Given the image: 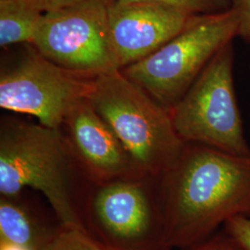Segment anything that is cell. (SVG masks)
<instances>
[{"label": "cell", "mask_w": 250, "mask_h": 250, "mask_svg": "<svg viewBox=\"0 0 250 250\" xmlns=\"http://www.w3.org/2000/svg\"><path fill=\"white\" fill-rule=\"evenodd\" d=\"M182 250H248L240 242L226 231L216 232L203 241L184 248Z\"/></svg>", "instance_id": "cell-15"}, {"label": "cell", "mask_w": 250, "mask_h": 250, "mask_svg": "<svg viewBox=\"0 0 250 250\" xmlns=\"http://www.w3.org/2000/svg\"><path fill=\"white\" fill-rule=\"evenodd\" d=\"M120 3L149 2L188 11L196 15L214 14L231 9L229 0H116Z\"/></svg>", "instance_id": "cell-13"}, {"label": "cell", "mask_w": 250, "mask_h": 250, "mask_svg": "<svg viewBox=\"0 0 250 250\" xmlns=\"http://www.w3.org/2000/svg\"><path fill=\"white\" fill-rule=\"evenodd\" d=\"M223 228L247 250H250V217H233L224 224Z\"/></svg>", "instance_id": "cell-16"}, {"label": "cell", "mask_w": 250, "mask_h": 250, "mask_svg": "<svg viewBox=\"0 0 250 250\" xmlns=\"http://www.w3.org/2000/svg\"><path fill=\"white\" fill-rule=\"evenodd\" d=\"M87 100L111 127L134 165L165 174L175 164L186 143L174 129L170 110L121 70L96 75Z\"/></svg>", "instance_id": "cell-2"}, {"label": "cell", "mask_w": 250, "mask_h": 250, "mask_svg": "<svg viewBox=\"0 0 250 250\" xmlns=\"http://www.w3.org/2000/svg\"><path fill=\"white\" fill-rule=\"evenodd\" d=\"M162 243L188 248L236 216L250 217V155L186 143L165 174Z\"/></svg>", "instance_id": "cell-1"}, {"label": "cell", "mask_w": 250, "mask_h": 250, "mask_svg": "<svg viewBox=\"0 0 250 250\" xmlns=\"http://www.w3.org/2000/svg\"><path fill=\"white\" fill-rule=\"evenodd\" d=\"M88 241L83 231L66 229L51 238L44 250H88Z\"/></svg>", "instance_id": "cell-14"}, {"label": "cell", "mask_w": 250, "mask_h": 250, "mask_svg": "<svg viewBox=\"0 0 250 250\" xmlns=\"http://www.w3.org/2000/svg\"><path fill=\"white\" fill-rule=\"evenodd\" d=\"M98 0L45 12L30 44L50 62L90 76L119 70L110 41L108 7Z\"/></svg>", "instance_id": "cell-6"}, {"label": "cell", "mask_w": 250, "mask_h": 250, "mask_svg": "<svg viewBox=\"0 0 250 250\" xmlns=\"http://www.w3.org/2000/svg\"><path fill=\"white\" fill-rule=\"evenodd\" d=\"M65 123L82 159L95 172L114 176L124 173L134 164L111 127L87 99L74 106Z\"/></svg>", "instance_id": "cell-9"}, {"label": "cell", "mask_w": 250, "mask_h": 250, "mask_svg": "<svg viewBox=\"0 0 250 250\" xmlns=\"http://www.w3.org/2000/svg\"><path fill=\"white\" fill-rule=\"evenodd\" d=\"M94 77L61 67L35 49L1 73L0 107L59 129L74 106L87 99Z\"/></svg>", "instance_id": "cell-7"}, {"label": "cell", "mask_w": 250, "mask_h": 250, "mask_svg": "<svg viewBox=\"0 0 250 250\" xmlns=\"http://www.w3.org/2000/svg\"><path fill=\"white\" fill-rule=\"evenodd\" d=\"M89 250H102L101 249H99V247L96 245V244H94L93 242H91L89 244Z\"/></svg>", "instance_id": "cell-20"}, {"label": "cell", "mask_w": 250, "mask_h": 250, "mask_svg": "<svg viewBox=\"0 0 250 250\" xmlns=\"http://www.w3.org/2000/svg\"><path fill=\"white\" fill-rule=\"evenodd\" d=\"M1 241L17 245L27 250H44L48 242L21 207L2 198L0 202Z\"/></svg>", "instance_id": "cell-12"}, {"label": "cell", "mask_w": 250, "mask_h": 250, "mask_svg": "<svg viewBox=\"0 0 250 250\" xmlns=\"http://www.w3.org/2000/svg\"><path fill=\"white\" fill-rule=\"evenodd\" d=\"M45 10L40 0H0V45L31 43Z\"/></svg>", "instance_id": "cell-11"}, {"label": "cell", "mask_w": 250, "mask_h": 250, "mask_svg": "<svg viewBox=\"0 0 250 250\" xmlns=\"http://www.w3.org/2000/svg\"><path fill=\"white\" fill-rule=\"evenodd\" d=\"M99 221L121 239H135L147 232L151 210L146 196L132 183H114L99 191L95 200Z\"/></svg>", "instance_id": "cell-10"}, {"label": "cell", "mask_w": 250, "mask_h": 250, "mask_svg": "<svg viewBox=\"0 0 250 250\" xmlns=\"http://www.w3.org/2000/svg\"><path fill=\"white\" fill-rule=\"evenodd\" d=\"M238 17V37L250 45V0H229Z\"/></svg>", "instance_id": "cell-17"}, {"label": "cell", "mask_w": 250, "mask_h": 250, "mask_svg": "<svg viewBox=\"0 0 250 250\" xmlns=\"http://www.w3.org/2000/svg\"><path fill=\"white\" fill-rule=\"evenodd\" d=\"M238 24L232 9L198 15L157 51L121 71L170 109L215 56L238 37Z\"/></svg>", "instance_id": "cell-4"}, {"label": "cell", "mask_w": 250, "mask_h": 250, "mask_svg": "<svg viewBox=\"0 0 250 250\" xmlns=\"http://www.w3.org/2000/svg\"><path fill=\"white\" fill-rule=\"evenodd\" d=\"M0 250H27L17 245H13L8 242L1 241L0 244Z\"/></svg>", "instance_id": "cell-19"}, {"label": "cell", "mask_w": 250, "mask_h": 250, "mask_svg": "<svg viewBox=\"0 0 250 250\" xmlns=\"http://www.w3.org/2000/svg\"><path fill=\"white\" fill-rule=\"evenodd\" d=\"M233 42L225 45L200 73L185 96L170 107L179 137L235 156H249L250 146L234 86Z\"/></svg>", "instance_id": "cell-5"}, {"label": "cell", "mask_w": 250, "mask_h": 250, "mask_svg": "<svg viewBox=\"0 0 250 250\" xmlns=\"http://www.w3.org/2000/svg\"><path fill=\"white\" fill-rule=\"evenodd\" d=\"M70 163L59 129L9 124L0 133V193L18 195L32 188L41 192L65 226L83 231L70 193Z\"/></svg>", "instance_id": "cell-3"}, {"label": "cell", "mask_w": 250, "mask_h": 250, "mask_svg": "<svg viewBox=\"0 0 250 250\" xmlns=\"http://www.w3.org/2000/svg\"><path fill=\"white\" fill-rule=\"evenodd\" d=\"M197 16L156 3L112 2L108 7V25L118 69L154 53Z\"/></svg>", "instance_id": "cell-8"}, {"label": "cell", "mask_w": 250, "mask_h": 250, "mask_svg": "<svg viewBox=\"0 0 250 250\" xmlns=\"http://www.w3.org/2000/svg\"><path fill=\"white\" fill-rule=\"evenodd\" d=\"M92 1H98V0H40V3L45 12H47L50 10L78 6V5H82ZM107 1H116V0H107Z\"/></svg>", "instance_id": "cell-18"}]
</instances>
